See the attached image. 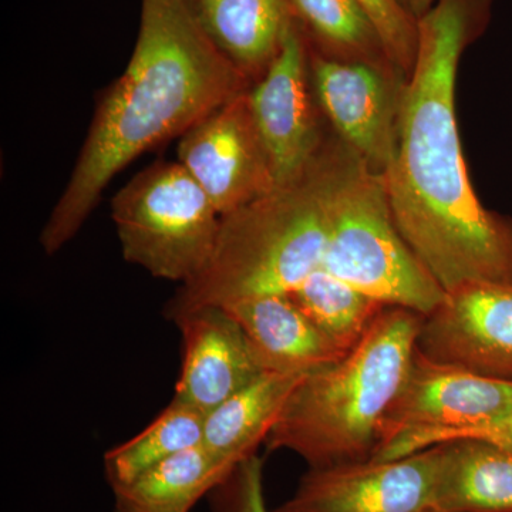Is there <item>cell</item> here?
I'll return each instance as SVG.
<instances>
[{
    "label": "cell",
    "instance_id": "6da1fadb",
    "mask_svg": "<svg viewBox=\"0 0 512 512\" xmlns=\"http://www.w3.org/2000/svg\"><path fill=\"white\" fill-rule=\"evenodd\" d=\"M493 0H437L417 20L419 47L400 89L393 156L384 171L400 234L444 292L512 284V225L470 184L456 114L458 63L487 25Z\"/></svg>",
    "mask_w": 512,
    "mask_h": 512
},
{
    "label": "cell",
    "instance_id": "7a4b0ae2",
    "mask_svg": "<svg viewBox=\"0 0 512 512\" xmlns=\"http://www.w3.org/2000/svg\"><path fill=\"white\" fill-rule=\"evenodd\" d=\"M247 74L222 53L194 0H143L136 49L104 94L72 177L40 234L55 255L82 229L107 184L131 161L183 136L247 92Z\"/></svg>",
    "mask_w": 512,
    "mask_h": 512
},
{
    "label": "cell",
    "instance_id": "3957f363",
    "mask_svg": "<svg viewBox=\"0 0 512 512\" xmlns=\"http://www.w3.org/2000/svg\"><path fill=\"white\" fill-rule=\"evenodd\" d=\"M357 156L320 147L291 183L222 218L211 261L168 301L165 319L301 286L322 266L333 202Z\"/></svg>",
    "mask_w": 512,
    "mask_h": 512
},
{
    "label": "cell",
    "instance_id": "277c9868",
    "mask_svg": "<svg viewBox=\"0 0 512 512\" xmlns=\"http://www.w3.org/2000/svg\"><path fill=\"white\" fill-rule=\"evenodd\" d=\"M420 323L419 313L387 306L355 348L303 377L266 447L292 451L308 467L375 456L384 416L416 352Z\"/></svg>",
    "mask_w": 512,
    "mask_h": 512
},
{
    "label": "cell",
    "instance_id": "5b68a950",
    "mask_svg": "<svg viewBox=\"0 0 512 512\" xmlns=\"http://www.w3.org/2000/svg\"><path fill=\"white\" fill-rule=\"evenodd\" d=\"M320 268L383 305L421 316L446 295L397 229L384 174L360 156L333 202Z\"/></svg>",
    "mask_w": 512,
    "mask_h": 512
},
{
    "label": "cell",
    "instance_id": "8992f818",
    "mask_svg": "<svg viewBox=\"0 0 512 512\" xmlns=\"http://www.w3.org/2000/svg\"><path fill=\"white\" fill-rule=\"evenodd\" d=\"M124 259L158 279L187 284L211 261L222 217L181 163L158 161L111 202Z\"/></svg>",
    "mask_w": 512,
    "mask_h": 512
},
{
    "label": "cell",
    "instance_id": "52a82bcc",
    "mask_svg": "<svg viewBox=\"0 0 512 512\" xmlns=\"http://www.w3.org/2000/svg\"><path fill=\"white\" fill-rule=\"evenodd\" d=\"M512 414V380L436 362L416 348L406 379L384 416L375 460H396L470 431L491 429Z\"/></svg>",
    "mask_w": 512,
    "mask_h": 512
},
{
    "label": "cell",
    "instance_id": "ba28073f",
    "mask_svg": "<svg viewBox=\"0 0 512 512\" xmlns=\"http://www.w3.org/2000/svg\"><path fill=\"white\" fill-rule=\"evenodd\" d=\"M178 163L200 184L222 218L276 187L248 92L181 136Z\"/></svg>",
    "mask_w": 512,
    "mask_h": 512
},
{
    "label": "cell",
    "instance_id": "9c48e42d",
    "mask_svg": "<svg viewBox=\"0 0 512 512\" xmlns=\"http://www.w3.org/2000/svg\"><path fill=\"white\" fill-rule=\"evenodd\" d=\"M437 447L396 460L308 467L295 491L271 512H431Z\"/></svg>",
    "mask_w": 512,
    "mask_h": 512
},
{
    "label": "cell",
    "instance_id": "30bf717a",
    "mask_svg": "<svg viewBox=\"0 0 512 512\" xmlns=\"http://www.w3.org/2000/svg\"><path fill=\"white\" fill-rule=\"evenodd\" d=\"M417 349L478 375L512 380V284L470 282L421 316Z\"/></svg>",
    "mask_w": 512,
    "mask_h": 512
},
{
    "label": "cell",
    "instance_id": "8fae6325",
    "mask_svg": "<svg viewBox=\"0 0 512 512\" xmlns=\"http://www.w3.org/2000/svg\"><path fill=\"white\" fill-rule=\"evenodd\" d=\"M306 82V56L293 23L264 79L249 92L252 116L271 161L276 187L291 183L320 150Z\"/></svg>",
    "mask_w": 512,
    "mask_h": 512
},
{
    "label": "cell",
    "instance_id": "7c38bea8",
    "mask_svg": "<svg viewBox=\"0 0 512 512\" xmlns=\"http://www.w3.org/2000/svg\"><path fill=\"white\" fill-rule=\"evenodd\" d=\"M312 73L320 106L346 146L384 174L393 156L402 87L394 92L382 67L362 60L316 57Z\"/></svg>",
    "mask_w": 512,
    "mask_h": 512
},
{
    "label": "cell",
    "instance_id": "4fadbf2b",
    "mask_svg": "<svg viewBox=\"0 0 512 512\" xmlns=\"http://www.w3.org/2000/svg\"><path fill=\"white\" fill-rule=\"evenodd\" d=\"M180 329L181 370L174 400L210 413L264 375L244 330L224 308L210 306L175 320Z\"/></svg>",
    "mask_w": 512,
    "mask_h": 512
},
{
    "label": "cell",
    "instance_id": "5bb4252c",
    "mask_svg": "<svg viewBox=\"0 0 512 512\" xmlns=\"http://www.w3.org/2000/svg\"><path fill=\"white\" fill-rule=\"evenodd\" d=\"M224 309L244 330L266 373L308 375L346 355L320 332L288 293L251 296Z\"/></svg>",
    "mask_w": 512,
    "mask_h": 512
},
{
    "label": "cell",
    "instance_id": "9a60e30c",
    "mask_svg": "<svg viewBox=\"0 0 512 512\" xmlns=\"http://www.w3.org/2000/svg\"><path fill=\"white\" fill-rule=\"evenodd\" d=\"M431 512H512V453L478 440L439 444Z\"/></svg>",
    "mask_w": 512,
    "mask_h": 512
},
{
    "label": "cell",
    "instance_id": "2e32d148",
    "mask_svg": "<svg viewBox=\"0 0 512 512\" xmlns=\"http://www.w3.org/2000/svg\"><path fill=\"white\" fill-rule=\"evenodd\" d=\"M306 375L264 373L205 414L202 444L232 463L258 453Z\"/></svg>",
    "mask_w": 512,
    "mask_h": 512
},
{
    "label": "cell",
    "instance_id": "e0dca14e",
    "mask_svg": "<svg viewBox=\"0 0 512 512\" xmlns=\"http://www.w3.org/2000/svg\"><path fill=\"white\" fill-rule=\"evenodd\" d=\"M208 35L245 74L269 67L291 25L289 0H194Z\"/></svg>",
    "mask_w": 512,
    "mask_h": 512
},
{
    "label": "cell",
    "instance_id": "ac0fdd59",
    "mask_svg": "<svg viewBox=\"0 0 512 512\" xmlns=\"http://www.w3.org/2000/svg\"><path fill=\"white\" fill-rule=\"evenodd\" d=\"M238 464L217 456L202 443L185 448L133 483L114 488V507L130 512H191Z\"/></svg>",
    "mask_w": 512,
    "mask_h": 512
},
{
    "label": "cell",
    "instance_id": "d6986e66",
    "mask_svg": "<svg viewBox=\"0 0 512 512\" xmlns=\"http://www.w3.org/2000/svg\"><path fill=\"white\" fill-rule=\"evenodd\" d=\"M205 414L171 400L156 420L136 437L111 448L104 456V471L111 490L133 483L165 458L202 443Z\"/></svg>",
    "mask_w": 512,
    "mask_h": 512
},
{
    "label": "cell",
    "instance_id": "ffe728a7",
    "mask_svg": "<svg viewBox=\"0 0 512 512\" xmlns=\"http://www.w3.org/2000/svg\"><path fill=\"white\" fill-rule=\"evenodd\" d=\"M289 296L342 353L355 348L387 308L323 268L313 272Z\"/></svg>",
    "mask_w": 512,
    "mask_h": 512
},
{
    "label": "cell",
    "instance_id": "44dd1931",
    "mask_svg": "<svg viewBox=\"0 0 512 512\" xmlns=\"http://www.w3.org/2000/svg\"><path fill=\"white\" fill-rule=\"evenodd\" d=\"M292 3L326 45L352 56L353 60L375 63L376 56L386 59L375 26L357 0H292Z\"/></svg>",
    "mask_w": 512,
    "mask_h": 512
},
{
    "label": "cell",
    "instance_id": "7402d4cb",
    "mask_svg": "<svg viewBox=\"0 0 512 512\" xmlns=\"http://www.w3.org/2000/svg\"><path fill=\"white\" fill-rule=\"evenodd\" d=\"M357 2L372 20L390 66L412 73L419 47L417 20L397 0Z\"/></svg>",
    "mask_w": 512,
    "mask_h": 512
},
{
    "label": "cell",
    "instance_id": "603a6c76",
    "mask_svg": "<svg viewBox=\"0 0 512 512\" xmlns=\"http://www.w3.org/2000/svg\"><path fill=\"white\" fill-rule=\"evenodd\" d=\"M210 512H271L264 493V458L256 453L238 464L208 495Z\"/></svg>",
    "mask_w": 512,
    "mask_h": 512
},
{
    "label": "cell",
    "instance_id": "cb8c5ba5",
    "mask_svg": "<svg viewBox=\"0 0 512 512\" xmlns=\"http://www.w3.org/2000/svg\"><path fill=\"white\" fill-rule=\"evenodd\" d=\"M414 19L419 20L426 15L437 0H397Z\"/></svg>",
    "mask_w": 512,
    "mask_h": 512
},
{
    "label": "cell",
    "instance_id": "d4e9b609",
    "mask_svg": "<svg viewBox=\"0 0 512 512\" xmlns=\"http://www.w3.org/2000/svg\"><path fill=\"white\" fill-rule=\"evenodd\" d=\"M500 447L512 453V414L505 420L503 433H501Z\"/></svg>",
    "mask_w": 512,
    "mask_h": 512
},
{
    "label": "cell",
    "instance_id": "484cf974",
    "mask_svg": "<svg viewBox=\"0 0 512 512\" xmlns=\"http://www.w3.org/2000/svg\"><path fill=\"white\" fill-rule=\"evenodd\" d=\"M114 512H130V511L123 510V508L114 507Z\"/></svg>",
    "mask_w": 512,
    "mask_h": 512
}]
</instances>
